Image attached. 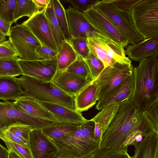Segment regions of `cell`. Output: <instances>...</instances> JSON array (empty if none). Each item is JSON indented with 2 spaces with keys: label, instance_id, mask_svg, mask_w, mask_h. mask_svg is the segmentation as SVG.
I'll return each mask as SVG.
<instances>
[{
  "label": "cell",
  "instance_id": "cell-30",
  "mask_svg": "<svg viewBox=\"0 0 158 158\" xmlns=\"http://www.w3.org/2000/svg\"><path fill=\"white\" fill-rule=\"evenodd\" d=\"M18 58H0V77L23 75L17 61Z\"/></svg>",
  "mask_w": 158,
  "mask_h": 158
},
{
  "label": "cell",
  "instance_id": "cell-8",
  "mask_svg": "<svg viewBox=\"0 0 158 158\" xmlns=\"http://www.w3.org/2000/svg\"><path fill=\"white\" fill-rule=\"evenodd\" d=\"M8 36L18 58L24 60H40L35 49L41 44L26 26L21 23L11 27Z\"/></svg>",
  "mask_w": 158,
  "mask_h": 158
},
{
  "label": "cell",
  "instance_id": "cell-2",
  "mask_svg": "<svg viewBox=\"0 0 158 158\" xmlns=\"http://www.w3.org/2000/svg\"><path fill=\"white\" fill-rule=\"evenodd\" d=\"M133 68L134 88L130 100L136 107L146 112L158 102V58L143 59Z\"/></svg>",
  "mask_w": 158,
  "mask_h": 158
},
{
  "label": "cell",
  "instance_id": "cell-3",
  "mask_svg": "<svg viewBox=\"0 0 158 158\" xmlns=\"http://www.w3.org/2000/svg\"><path fill=\"white\" fill-rule=\"evenodd\" d=\"M94 122L90 120L79 126L64 137L50 139L58 149L74 158H85L100 148L94 136Z\"/></svg>",
  "mask_w": 158,
  "mask_h": 158
},
{
  "label": "cell",
  "instance_id": "cell-46",
  "mask_svg": "<svg viewBox=\"0 0 158 158\" xmlns=\"http://www.w3.org/2000/svg\"><path fill=\"white\" fill-rule=\"evenodd\" d=\"M49 158H74L68 155L61 151L58 150L55 152Z\"/></svg>",
  "mask_w": 158,
  "mask_h": 158
},
{
  "label": "cell",
  "instance_id": "cell-49",
  "mask_svg": "<svg viewBox=\"0 0 158 158\" xmlns=\"http://www.w3.org/2000/svg\"><path fill=\"white\" fill-rule=\"evenodd\" d=\"M118 158H131V157L129 156L127 152L122 154Z\"/></svg>",
  "mask_w": 158,
  "mask_h": 158
},
{
  "label": "cell",
  "instance_id": "cell-29",
  "mask_svg": "<svg viewBox=\"0 0 158 158\" xmlns=\"http://www.w3.org/2000/svg\"><path fill=\"white\" fill-rule=\"evenodd\" d=\"M52 3L55 15L64 40L70 44L71 36L65 10L60 1L52 0Z\"/></svg>",
  "mask_w": 158,
  "mask_h": 158
},
{
  "label": "cell",
  "instance_id": "cell-26",
  "mask_svg": "<svg viewBox=\"0 0 158 158\" xmlns=\"http://www.w3.org/2000/svg\"><path fill=\"white\" fill-rule=\"evenodd\" d=\"M44 13L48 21L58 52L64 40L55 15L52 0H50L47 6L44 10Z\"/></svg>",
  "mask_w": 158,
  "mask_h": 158
},
{
  "label": "cell",
  "instance_id": "cell-40",
  "mask_svg": "<svg viewBox=\"0 0 158 158\" xmlns=\"http://www.w3.org/2000/svg\"><path fill=\"white\" fill-rule=\"evenodd\" d=\"M99 0H67L73 8L83 12L90 8Z\"/></svg>",
  "mask_w": 158,
  "mask_h": 158
},
{
  "label": "cell",
  "instance_id": "cell-37",
  "mask_svg": "<svg viewBox=\"0 0 158 158\" xmlns=\"http://www.w3.org/2000/svg\"><path fill=\"white\" fill-rule=\"evenodd\" d=\"M0 139L10 141L29 148L28 142L19 137L6 127L0 129Z\"/></svg>",
  "mask_w": 158,
  "mask_h": 158
},
{
  "label": "cell",
  "instance_id": "cell-48",
  "mask_svg": "<svg viewBox=\"0 0 158 158\" xmlns=\"http://www.w3.org/2000/svg\"><path fill=\"white\" fill-rule=\"evenodd\" d=\"M9 150L8 158H21L12 150Z\"/></svg>",
  "mask_w": 158,
  "mask_h": 158
},
{
  "label": "cell",
  "instance_id": "cell-19",
  "mask_svg": "<svg viewBox=\"0 0 158 158\" xmlns=\"http://www.w3.org/2000/svg\"><path fill=\"white\" fill-rule=\"evenodd\" d=\"M37 101L51 112L58 122L79 126L87 120L82 116L81 112L76 110L57 104Z\"/></svg>",
  "mask_w": 158,
  "mask_h": 158
},
{
  "label": "cell",
  "instance_id": "cell-31",
  "mask_svg": "<svg viewBox=\"0 0 158 158\" xmlns=\"http://www.w3.org/2000/svg\"><path fill=\"white\" fill-rule=\"evenodd\" d=\"M64 70L84 77L90 82L92 81V77L88 65L85 60L79 55L77 59Z\"/></svg>",
  "mask_w": 158,
  "mask_h": 158
},
{
  "label": "cell",
  "instance_id": "cell-42",
  "mask_svg": "<svg viewBox=\"0 0 158 158\" xmlns=\"http://www.w3.org/2000/svg\"><path fill=\"white\" fill-rule=\"evenodd\" d=\"M139 0H111L118 8L124 11H130Z\"/></svg>",
  "mask_w": 158,
  "mask_h": 158
},
{
  "label": "cell",
  "instance_id": "cell-9",
  "mask_svg": "<svg viewBox=\"0 0 158 158\" xmlns=\"http://www.w3.org/2000/svg\"><path fill=\"white\" fill-rule=\"evenodd\" d=\"M133 70L131 64H122L117 61L104 68L94 81L98 87V101L108 95L127 77L132 74Z\"/></svg>",
  "mask_w": 158,
  "mask_h": 158
},
{
  "label": "cell",
  "instance_id": "cell-35",
  "mask_svg": "<svg viewBox=\"0 0 158 158\" xmlns=\"http://www.w3.org/2000/svg\"><path fill=\"white\" fill-rule=\"evenodd\" d=\"M6 127L16 135L28 142L29 133L33 130L31 126L21 123H16Z\"/></svg>",
  "mask_w": 158,
  "mask_h": 158
},
{
  "label": "cell",
  "instance_id": "cell-38",
  "mask_svg": "<svg viewBox=\"0 0 158 158\" xmlns=\"http://www.w3.org/2000/svg\"><path fill=\"white\" fill-rule=\"evenodd\" d=\"M7 149L11 150L21 158H33L29 148L12 141L4 140Z\"/></svg>",
  "mask_w": 158,
  "mask_h": 158
},
{
  "label": "cell",
  "instance_id": "cell-5",
  "mask_svg": "<svg viewBox=\"0 0 158 158\" xmlns=\"http://www.w3.org/2000/svg\"><path fill=\"white\" fill-rule=\"evenodd\" d=\"M92 7L102 14L127 39L129 44H133L144 39L135 28L131 10L119 9L111 0H99Z\"/></svg>",
  "mask_w": 158,
  "mask_h": 158
},
{
  "label": "cell",
  "instance_id": "cell-23",
  "mask_svg": "<svg viewBox=\"0 0 158 158\" xmlns=\"http://www.w3.org/2000/svg\"><path fill=\"white\" fill-rule=\"evenodd\" d=\"M135 147L131 158H158V133L144 138Z\"/></svg>",
  "mask_w": 158,
  "mask_h": 158
},
{
  "label": "cell",
  "instance_id": "cell-7",
  "mask_svg": "<svg viewBox=\"0 0 158 158\" xmlns=\"http://www.w3.org/2000/svg\"><path fill=\"white\" fill-rule=\"evenodd\" d=\"M90 52L103 63L105 68L115 61L131 64V60L126 56L124 47L109 38L97 37L87 38Z\"/></svg>",
  "mask_w": 158,
  "mask_h": 158
},
{
  "label": "cell",
  "instance_id": "cell-50",
  "mask_svg": "<svg viewBox=\"0 0 158 158\" xmlns=\"http://www.w3.org/2000/svg\"><path fill=\"white\" fill-rule=\"evenodd\" d=\"M6 38L0 34V42L5 41Z\"/></svg>",
  "mask_w": 158,
  "mask_h": 158
},
{
  "label": "cell",
  "instance_id": "cell-39",
  "mask_svg": "<svg viewBox=\"0 0 158 158\" xmlns=\"http://www.w3.org/2000/svg\"><path fill=\"white\" fill-rule=\"evenodd\" d=\"M18 54L9 40L0 42V58H18Z\"/></svg>",
  "mask_w": 158,
  "mask_h": 158
},
{
  "label": "cell",
  "instance_id": "cell-28",
  "mask_svg": "<svg viewBox=\"0 0 158 158\" xmlns=\"http://www.w3.org/2000/svg\"><path fill=\"white\" fill-rule=\"evenodd\" d=\"M40 11L33 0H16L13 16V23L24 16L31 17Z\"/></svg>",
  "mask_w": 158,
  "mask_h": 158
},
{
  "label": "cell",
  "instance_id": "cell-36",
  "mask_svg": "<svg viewBox=\"0 0 158 158\" xmlns=\"http://www.w3.org/2000/svg\"><path fill=\"white\" fill-rule=\"evenodd\" d=\"M127 152L123 150L99 148L85 158H118Z\"/></svg>",
  "mask_w": 158,
  "mask_h": 158
},
{
  "label": "cell",
  "instance_id": "cell-17",
  "mask_svg": "<svg viewBox=\"0 0 158 158\" xmlns=\"http://www.w3.org/2000/svg\"><path fill=\"white\" fill-rule=\"evenodd\" d=\"M28 143L33 158H49L58 150L50 139L43 134L41 129L31 131Z\"/></svg>",
  "mask_w": 158,
  "mask_h": 158
},
{
  "label": "cell",
  "instance_id": "cell-18",
  "mask_svg": "<svg viewBox=\"0 0 158 158\" xmlns=\"http://www.w3.org/2000/svg\"><path fill=\"white\" fill-rule=\"evenodd\" d=\"M125 53L129 59L139 61L150 56H158V37L144 39L126 47Z\"/></svg>",
  "mask_w": 158,
  "mask_h": 158
},
{
  "label": "cell",
  "instance_id": "cell-45",
  "mask_svg": "<svg viewBox=\"0 0 158 158\" xmlns=\"http://www.w3.org/2000/svg\"><path fill=\"white\" fill-rule=\"evenodd\" d=\"M40 11L45 9L48 5L50 0H33Z\"/></svg>",
  "mask_w": 158,
  "mask_h": 158
},
{
  "label": "cell",
  "instance_id": "cell-21",
  "mask_svg": "<svg viewBox=\"0 0 158 158\" xmlns=\"http://www.w3.org/2000/svg\"><path fill=\"white\" fill-rule=\"evenodd\" d=\"M98 85L93 81L81 91L75 97L76 110L81 112L93 106L98 100Z\"/></svg>",
  "mask_w": 158,
  "mask_h": 158
},
{
  "label": "cell",
  "instance_id": "cell-47",
  "mask_svg": "<svg viewBox=\"0 0 158 158\" xmlns=\"http://www.w3.org/2000/svg\"><path fill=\"white\" fill-rule=\"evenodd\" d=\"M9 150L0 143V158H8Z\"/></svg>",
  "mask_w": 158,
  "mask_h": 158
},
{
  "label": "cell",
  "instance_id": "cell-33",
  "mask_svg": "<svg viewBox=\"0 0 158 158\" xmlns=\"http://www.w3.org/2000/svg\"><path fill=\"white\" fill-rule=\"evenodd\" d=\"M16 0H0V16L6 21L12 24Z\"/></svg>",
  "mask_w": 158,
  "mask_h": 158
},
{
  "label": "cell",
  "instance_id": "cell-41",
  "mask_svg": "<svg viewBox=\"0 0 158 158\" xmlns=\"http://www.w3.org/2000/svg\"><path fill=\"white\" fill-rule=\"evenodd\" d=\"M35 52L40 60H51L56 59L57 53L42 45L37 47L36 48Z\"/></svg>",
  "mask_w": 158,
  "mask_h": 158
},
{
  "label": "cell",
  "instance_id": "cell-32",
  "mask_svg": "<svg viewBox=\"0 0 158 158\" xmlns=\"http://www.w3.org/2000/svg\"><path fill=\"white\" fill-rule=\"evenodd\" d=\"M89 68L92 77V81H94L104 69L102 61L96 56L90 52L85 60Z\"/></svg>",
  "mask_w": 158,
  "mask_h": 158
},
{
  "label": "cell",
  "instance_id": "cell-22",
  "mask_svg": "<svg viewBox=\"0 0 158 158\" xmlns=\"http://www.w3.org/2000/svg\"><path fill=\"white\" fill-rule=\"evenodd\" d=\"M23 93L17 78L0 77V99L4 102L15 101L23 96Z\"/></svg>",
  "mask_w": 158,
  "mask_h": 158
},
{
  "label": "cell",
  "instance_id": "cell-6",
  "mask_svg": "<svg viewBox=\"0 0 158 158\" xmlns=\"http://www.w3.org/2000/svg\"><path fill=\"white\" fill-rule=\"evenodd\" d=\"M131 12L135 28L144 39L158 37V0H139Z\"/></svg>",
  "mask_w": 158,
  "mask_h": 158
},
{
  "label": "cell",
  "instance_id": "cell-16",
  "mask_svg": "<svg viewBox=\"0 0 158 158\" xmlns=\"http://www.w3.org/2000/svg\"><path fill=\"white\" fill-rule=\"evenodd\" d=\"M134 88L133 74L130 75L116 86L108 95L98 101L96 109L100 110L106 106L119 104L130 99Z\"/></svg>",
  "mask_w": 158,
  "mask_h": 158
},
{
  "label": "cell",
  "instance_id": "cell-20",
  "mask_svg": "<svg viewBox=\"0 0 158 158\" xmlns=\"http://www.w3.org/2000/svg\"><path fill=\"white\" fill-rule=\"evenodd\" d=\"M21 111L31 116L55 122H58L54 115L40 105L37 101L31 98L22 96L14 102Z\"/></svg>",
  "mask_w": 158,
  "mask_h": 158
},
{
  "label": "cell",
  "instance_id": "cell-43",
  "mask_svg": "<svg viewBox=\"0 0 158 158\" xmlns=\"http://www.w3.org/2000/svg\"><path fill=\"white\" fill-rule=\"evenodd\" d=\"M158 102L155 104L146 113L158 131Z\"/></svg>",
  "mask_w": 158,
  "mask_h": 158
},
{
  "label": "cell",
  "instance_id": "cell-12",
  "mask_svg": "<svg viewBox=\"0 0 158 158\" xmlns=\"http://www.w3.org/2000/svg\"><path fill=\"white\" fill-rule=\"evenodd\" d=\"M23 75L45 81H51L57 71L56 58L24 60L17 59Z\"/></svg>",
  "mask_w": 158,
  "mask_h": 158
},
{
  "label": "cell",
  "instance_id": "cell-10",
  "mask_svg": "<svg viewBox=\"0 0 158 158\" xmlns=\"http://www.w3.org/2000/svg\"><path fill=\"white\" fill-rule=\"evenodd\" d=\"M56 122L34 117L20 110L14 102H0V129L16 123L30 126L33 130L42 128Z\"/></svg>",
  "mask_w": 158,
  "mask_h": 158
},
{
  "label": "cell",
  "instance_id": "cell-15",
  "mask_svg": "<svg viewBox=\"0 0 158 158\" xmlns=\"http://www.w3.org/2000/svg\"><path fill=\"white\" fill-rule=\"evenodd\" d=\"M51 81L64 92L73 97L90 82L84 77L64 70L57 71Z\"/></svg>",
  "mask_w": 158,
  "mask_h": 158
},
{
  "label": "cell",
  "instance_id": "cell-34",
  "mask_svg": "<svg viewBox=\"0 0 158 158\" xmlns=\"http://www.w3.org/2000/svg\"><path fill=\"white\" fill-rule=\"evenodd\" d=\"M70 44L77 54L85 60L89 55L87 38H71Z\"/></svg>",
  "mask_w": 158,
  "mask_h": 158
},
{
  "label": "cell",
  "instance_id": "cell-14",
  "mask_svg": "<svg viewBox=\"0 0 158 158\" xmlns=\"http://www.w3.org/2000/svg\"><path fill=\"white\" fill-rule=\"evenodd\" d=\"M65 11L71 38L89 37L108 38L92 27L83 12L70 6Z\"/></svg>",
  "mask_w": 158,
  "mask_h": 158
},
{
  "label": "cell",
  "instance_id": "cell-1",
  "mask_svg": "<svg viewBox=\"0 0 158 158\" xmlns=\"http://www.w3.org/2000/svg\"><path fill=\"white\" fill-rule=\"evenodd\" d=\"M116 114L103 133L100 148L127 151L143 138L158 133L145 112L137 108L130 99L119 104Z\"/></svg>",
  "mask_w": 158,
  "mask_h": 158
},
{
  "label": "cell",
  "instance_id": "cell-27",
  "mask_svg": "<svg viewBox=\"0 0 158 158\" xmlns=\"http://www.w3.org/2000/svg\"><path fill=\"white\" fill-rule=\"evenodd\" d=\"M119 107V104L106 106L91 119L100 128L103 134L116 114Z\"/></svg>",
  "mask_w": 158,
  "mask_h": 158
},
{
  "label": "cell",
  "instance_id": "cell-44",
  "mask_svg": "<svg viewBox=\"0 0 158 158\" xmlns=\"http://www.w3.org/2000/svg\"><path fill=\"white\" fill-rule=\"evenodd\" d=\"M11 25L0 16V34L1 35L5 37L9 36Z\"/></svg>",
  "mask_w": 158,
  "mask_h": 158
},
{
  "label": "cell",
  "instance_id": "cell-4",
  "mask_svg": "<svg viewBox=\"0 0 158 158\" xmlns=\"http://www.w3.org/2000/svg\"><path fill=\"white\" fill-rule=\"evenodd\" d=\"M17 79L23 91V96L76 110L75 97L66 94L51 81H42L25 75Z\"/></svg>",
  "mask_w": 158,
  "mask_h": 158
},
{
  "label": "cell",
  "instance_id": "cell-11",
  "mask_svg": "<svg viewBox=\"0 0 158 158\" xmlns=\"http://www.w3.org/2000/svg\"><path fill=\"white\" fill-rule=\"evenodd\" d=\"M44 10L37 12L22 23L30 29L42 46L57 53V47Z\"/></svg>",
  "mask_w": 158,
  "mask_h": 158
},
{
  "label": "cell",
  "instance_id": "cell-24",
  "mask_svg": "<svg viewBox=\"0 0 158 158\" xmlns=\"http://www.w3.org/2000/svg\"><path fill=\"white\" fill-rule=\"evenodd\" d=\"M78 126L71 123L56 122L42 128L41 131L49 139H52L64 137L68 133L74 131Z\"/></svg>",
  "mask_w": 158,
  "mask_h": 158
},
{
  "label": "cell",
  "instance_id": "cell-13",
  "mask_svg": "<svg viewBox=\"0 0 158 158\" xmlns=\"http://www.w3.org/2000/svg\"><path fill=\"white\" fill-rule=\"evenodd\" d=\"M89 23L97 31L125 48L127 39L102 14L92 7L83 12Z\"/></svg>",
  "mask_w": 158,
  "mask_h": 158
},
{
  "label": "cell",
  "instance_id": "cell-25",
  "mask_svg": "<svg viewBox=\"0 0 158 158\" xmlns=\"http://www.w3.org/2000/svg\"><path fill=\"white\" fill-rule=\"evenodd\" d=\"M78 56L71 44L64 40L56 56L57 71L65 70L77 59Z\"/></svg>",
  "mask_w": 158,
  "mask_h": 158
}]
</instances>
